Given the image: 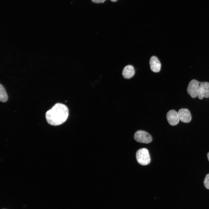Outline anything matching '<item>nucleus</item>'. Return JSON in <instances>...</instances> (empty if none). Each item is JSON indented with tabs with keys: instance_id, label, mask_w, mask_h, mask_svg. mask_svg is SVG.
<instances>
[{
	"instance_id": "2",
	"label": "nucleus",
	"mask_w": 209,
	"mask_h": 209,
	"mask_svg": "<svg viewBox=\"0 0 209 209\" xmlns=\"http://www.w3.org/2000/svg\"><path fill=\"white\" fill-rule=\"evenodd\" d=\"M136 157L138 162L141 165H147L150 163V155L148 150L146 148L138 150L136 152Z\"/></svg>"
},
{
	"instance_id": "6",
	"label": "nucleus",
	"mask_w": 209,
	"mask_h": 209,
	"mask_svg": "<svg viewBox=\"0 0 209 209\" xmlns=\"http://www.w3.org/2000/svg\"><path fill=\"white\" fill-rule=\"evenodd\" d=\"M166 118L169 123L171 125H177L179 122L178 112L174 110H171L167 113Z\"/></svg>"
},
{
	"instance_id": "10",
	"label": "nucleus",
	"mask_w": 209,
	"mask_h": 209,
	"mask_svg": "<svg viewBox=\"0 0 209 209\" xmlns=\"http://www.w3.org/2000/svg\"><path fill=\"white\" fill-rule=\"evenodd\" d=\"M8 96L3 86L0 85V100L2 102H6L8 100Z\"/></svg>"
},
{
	"instance_id": "9",
	"label": "nucleus",
	"mask_w": 209,
	"mask_h": 209,
	"mask_svg": "<svg viewBox=\"0 0 209 209\" xmlns=\"http://www.w3.org/2000/svg\"><path fill=\"white\" fill-rule=\"evenodd\" d=\"M135 73V69L133 66L128 65L125 66L122 71L123 77L126 79H130L134 76Z\"/></svg>"
},
{
	"instance_id": "7",
	"label": "nucleus",
	"mask_w": 209,
	"mask_h": 209,
	"mask_svg": "<svg viewBox=\"0 0 209 209\" xmlns=\"http://www.w3.org/2000/svg\"><path fill=\"white\" fill-rule=\"evenodd\" d=\"M179 118L181 122L185 123L190 122L192 116L189 111L187 109H180L178 112Z\"/></svg>"
},
{
	"instance_id": "1",
	"label": "nucleus",
	"mask_w": 209,
	"mask_h": 209,
	"mask_svg": "<svg viewBox=\"0 0 209 209\" xmlns=\"http://www.w3.org/2000/svg\"><path fill=\"white\" fill-rule=\"evenodd\" d=\"M68 116L69 110L67 107L62 104L57 103L46 111V118L48 124L57 126L64 123Z\"/></svg>"
},
{
	"instance_id": "13",
	"label": "nucleus",
	"mask_w": 209,
	"mask_h": 209,
	"mask_svg": "<svg viewBox=\"0 0 209 209\" xmlns=\"http://www.w3.org/2000/svg\"><path fill=\"white\" fill-rule=\"evenodd\" d=\"M207 157H208V160L209 161V152L207 154Z\"/></svg>"
},
{
	"instance_id": "11",
	"label": "nucleus",
	"mask_w": 209,
	"mask_h": 209,
	"mask_svg": "<svg viewBox=\"0 0 209 209\" xmlns=\"http://www.w3.org/2000/svg\"><path fill=\"white\" fill-rule=\"evenodd\" d=\"M203 183L205 187L209 190V173L206 175Z\"/></svg>"
},
{
	"instance_id": "4",
	"label": "nucleus",
	"mask_w": 209,
	"mask_h": 209,
	"mask_svg": "<svg viewBox=\"0 0 209 209\" xmlns=\"http://www.w3.org/2000/svg\"><path fill=\"white\" fill-rule=\"evenodd\" d=\"M200 83L195 79L192 80L189 83L187 92L192 98H195L197 96Z\"/></svg>"
},
{
	"instance_id": "5",
	"label": "nucleus",
	"mask_w": 209,
	"mask_h": 209,
	"mask_svg": "<svg viewBox=\"0 0 209 209\" xmlns=\"http://www.w3.org/2000/svg\"><path fill=\"white\" fill-rule=\"evenodd\" d=\"M197 97L200 100L204 97L209 98V82H201L198 90Z\"/></svg>"
},
{
	"instance_id": "3",
	"label": "nucleus",
	"mask_w": 209,
	"mask_h": 209,
	"mask_svg": "<svg viewBox=\"0 0 209 209\" xmlns=\"http://www.w3.org/2000/svg\"><path fill=\"white\" fill-rule=\"evenodd\" d=\"M134 138L136 141L144 143H149L152 140L151 135L147 132L143 130H138L136 131L134 135Z\"/></svg>"
},
{
	"instance_id": "14",
	"label": "nucleus",
	"mask_w": 209,
	"mask_h": 209,
	"mask_svg": "<svg viewBox=\"0 0 209 209\" xmlns=\"http://www.w3.org/2000/svg\"><path fill=\"white\" fill-rule=\"evenodd\" d=\"M111 0V1H113V2H116V1L117 0Z\"/></svg>"
},
{
	"instance_id": "12",
	"label": "nucleus",
	"mask_w": 209,
	"mask_h": 209,
	"mask_svg": "<svg viewBox=\"0 0 209 209\" xmlns=\"http://www.w3.org/2000/svg\"><path fill=\"white\" fill-rule=\"evenodd\" d=\"M92 1L95 3H100L104 2L106 0H91Z\"/></svg>"
},
{
	"instance_id": "8",
	"label": "nucleus",
	"mask_w": 209,
	"mask_h": 209,
	"mask_svg": "<svg viewBox=\"0 0 209 209\" xmlns=\"http://www.w3.org/2000/svg\"><path fill=\"white\" fill-rule=\"evenodd\" d=\"M151 70L154 72H159L161 69V64L158 58L156 56L152 57L149 60Z\"/></svg>"
}]
</instances>
